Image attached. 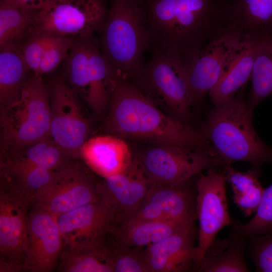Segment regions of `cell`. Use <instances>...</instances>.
<instances>
[{
  "mask_svg": "<svg viewBox=\"0 0 272 272\" xmlns=\"http://www.w3.org/2000/svg\"><path fill=\"white\" fill-rule=\"evenodd\" d=\"M105 18L98 0H50L37 12L28 37L44 33L75 39L89 37L101 27Z\"/></svg>",
  "mask_w": 272,
  "mask_h": 272,
  "instance_id": "obj_11",
  "label": "cell"
},
{
  "mask_svg": "<svg viewBox=\"0 0 272 272\" xmlns=\"http://www.w3.org/2000/svg\"><path fill=\"white\" fill-rule=\"evenodd\" d=\"M108 108L104 127L109 134L149 144L186 148L216 157L201 130L161 111L120 73L113 80Z\"/></svg>",
  "mask_w": 272,
  "mask_h": 272,
  "instance_id": "obj_2",
  "label": "cell"
},
{
  "mask_svg": "<svg viewBox=\"0 0 272 272\" xmlns=\"http://www.w3.org/2000/svg\"><path fill=\"white\" fill-rule=\"evenodd\" d=\"M67 83L97 115L109 106L112 83L119 72L91 37L73 39L64 62Z\"/></svg>",
  "mask_w": 272,
  "mask_h": 272,
  "instance_id": "obj_6",
  "label": "cell"
},
{
  "mask_svg": "<svg viewBox=\"0 0 272 272\" xmlns=\"http://www.w3.org/2000/svg\"><path fill=\"white\" fill-rule=\"evenodd\" d=\"M56 217L63 247L101 245L119 224L114 214L100 199Z\"/></svg>",
  "mask_w": 272,
  "mask_h": 272,
  "instance_id": "obj_15",
  "label": "cell"
},
{
  "mask_svg": "<svg viewBox=\"0 0 272 272\" xmlns=\"http://www.w3.org/2000/svg\"><path fill=\"white\" fill-rule=\"evenodd\" d=\"M194 224L171 220L130 219L119 224L110 234L115 244L129 247H147Z\"/></svg>",
  "mask_w": 272,
  "mask_h": 272,
  "instance_id": "obj_21",
  "label": "cell"
},
{
  "mask_svg": "<svg viewBox=\"0 0 272 272\" xmlns=\"http://www.w3.org/2000/svg\"><path fill=\"white\" fill-rule=\"evenodd\" d=\"M149 46L183 62L232 27V0H143Z\"/></svg>",
  "mask_w": 272,
  "mask_h": 272,
  "instance_id": "obj_1",
  "label": "cell"
},
{
  "mask_svg": "<svg viewBox=\"0 0 272 272\" xmlns=\"http://www.w3.org/2000/svg\"><path fill=\"white\" fill-rule=\"evenodd\" d=\"M231 16L245 38L272 35V0H233Z\"/></svg>",
  "mask_w": 272,
  "mask_h": 272,
  "instance_id": "obj_24",
  "label": "cell"
},
{
  "mask_svg": "<svg viewBox=\"0 0 272 272\" xmlns=\"http://www.w3.org/2000/svg\"><path fill=\"white\" fill-rule=\"evenodd\" d=\"M38 11L0 0V48L23 43L29 35Z\"/></svg>",
  "mask_w": 272,
  "mask_h": 272,
  "instance_id": "obj_28",
  "label": "cell"
},
{
  "mask_svg": "<svg viewBox=\"0 0 272 272\" xmlns=\"http://www.w3.org/2000/svg\"><path fill=\"white\" fill-rule=\"evenodd\" d=\"M71 159L56 168L49 182L32 197L33 204L55 216L99 200L98 181L85 166Z\"/></svg>",
  "mask_w": 272,
  "mask_h": 272,
  "instance_id": "obj_10",
  "label": "cell"
},
{
  "mask_svg": "<svg viewBox=\"0 0 272 272\" xmlns=\"http://www.w3.org/2000/svg\"><path fill=\"white\" fill-rule=\"evenodd\" d=\"M194 227L170 235L145 250L149 272H182L193 269L195 263Z\"/></svg>",
  "mask_w": 272,
  "mask_h": 272,
  "instance_id": "obj_19",
  "label": "cell"
},
{
  "mask_svg": "<svg viewBox=\"0 0 272 272\" xmlns=\"http://www.w3.org/2000/svg\"><path fill=\"white\" fill-rule=\"evenodd\" d=\"M250 79L251 87L247 102L254 110L260 102L272 95V35L263 37Z\"/></svg>",
  "mask_w": 272,
  "mask_h": 272,
  "instance_id": "obj_30",
  "label": "cell"
},
{
  "mask_svg": "<svg viewBox=\"0 0 272 272\" xmlns=\"http://www.w3.org/2000/svg\"><path fill=\"white\" fill-rule=\"evenodd\" d=\"M17 6L26 9L40 11L44 8L50 0H6Z\"/></svg>",
  "mask_w": 272,
  "mask_h": 272,
  "instance_id": "obj_37",
  "label": "cell"
},
{
  "mask_svg": "<svg viewBox=\"0 0 272 272\" xmlns=\"http://www.w3.org/2000/svg\"><path fill=\"white\" fill-rule=\"evenodd\" d=\"M133 156V152L123 139L111 134L87 140L81 151V157L87 165L103 178L124 170Z\"/></svg>",
  "mask_w": 272,
  "mask_h": 272,
  "instance_id": "obj_20",
  "label": "cell"
},
{
  "mask_svg": "<svg viewBox=\"0 0 272 272\" xmlns=\"http://www.w3.org/2000/svg\"><path fill=\"white\" fill-rule=\"evenodd\" d=\"M32 204L30 195L1 183V272L24 271L29 214Z\"/></svg>",
  "mask_w": 272,
  "mask_h": 272,
  "instance_id": "obj_12",
  "label": "cell"
},
{
  "mask_svg": "<svg viewBox=\"0 0 272 272\" xmlns=\"http://www.w3.org/2000/svg\"><path fill=\"white\" fill-rule=\"evenodd\" d=\"M111 253L105 243L89 248L63 247L56 267L61 272H113Z\"/></svg>",
  "mask_w": 272,
  "mask_h": 272,
  "instance_id": "obj_27",
  "label": "cell"
},
{
  "mask_svg": "<svg viewBox=\"0 0 272 272\" xmlns=\"http://www.w3.org/2000/svg\"><path fill=\"white\" fill-rule=\"evenodd\" d=\"M140 248L115 244L111 247L113 272H149L145 250Z\"/></svg>",
  "mask_w": 272,
  "mask_h": 272,
  "instance_id": "obj_33",
  "label": "cell"
},
{
  "mask_svg": "<svg viewBox=\"0 0 272 272\" xmlns=\"http://www.w3.org/2000/svg\"><path fill=\"white\" fill-rule=\"evenodd\" d=\"M247 42L248 38L244 37L232 27L183 62L192 95L193 105L200 104L242 54Z\"/></svg>",
  "mask_w": 272,
  "mask_h": 272,
  "instance_id": "obj_8",
  "label": "cell"
},
{
  "mask_svg": "<svg viewBox=\"0 0 272 272\" xmlns=\"http://www.w3.org/2000/svg\"><path fill=\"white\" fill-rule=\"evenodd\" d=\"M50 92V137L70 158L77 159L90 133L89 121L67 83L55 80Z\"/></svg>",
  "mask_w": 272,
  "mask_h": 272,
  "instance_id": "obj_13",
  "label": "cell"
},
{
  "mask_svg": "<svg viewBox=\"0 0 272 272\" xmlns=\"http://www.w3.org/2000/svg\"><path fill=\"white\" fill-rule=\"evenodd\" d=\"M247 37L248 42L243 52L209 93L214 105L233 98L250 78L255 58L263 37Z\"/></svg>",
  "mask_w": 272,
  "mask_h": 272,
  "instance_id": "obj_23",
  "label": "cell"
},
{
  "mask_svg": "<svg viewBox=\"0 0 272 272\" xmlns=\"http://www.w3.org/2000/svg\"><path fill=\"white\" fill-rule=\"evenodd\" d=\"M245 89L246 85L231 99L214 105L200 130L225 166L236 162H247L259 173L263 164L272 162V148L255 130L253 110L245 100Z\"/></svg>",
  "mask_w": 272,
  "mask_h": 272,
  "instance_id": "obj_3",
  "label": "cell"
},
{
  "mask_svg": "<svg viewBox=\"0 0 272 272\" xmlns=\"http://www.w3.org/2000/svg\"><path fill=\"white\" fill-rule=\"evenodd\" d=\"M186 183L150 186L140 208L128 220H171L194 224L196 198Z\"/></svg>",
  "mask_w": 272,
  "mask_h": 272,
  "instance_id": "obj_18",
  "label": "cell"
},
{
  "mask_svg": "<svg viewBox=\"0 0 272 272\" xmlns=\"http://www.w3.org/2000/svg\"><path fill=\"white\" fill-rule=\"evenodd\" d=\"M54 170L1 164V183L11 186L33 197L49 182Z\"/></svg>",
  "mask_w": 272,
  "mask_h": 272,
  "instance_id": "obj_31",
  "label": "cell"
},
{
  "mask_svg": "<svg viewBox=\"0 0 272 272\" xmlns=\"http://www.w3.org/2000/svg\"><path fill=\"white\" fill-rule=\"evenodd\" d=\"M223 172L232 187L234 201L244 216L255 212L264 190L258 179L259 173L252 169L240 172L230 166H225Z\"/></svg>",
  "mask_w": 272,
  "mask_h": 272,
  "instance_id": "obj_29",
  "label": "cell"
},
{
  "mask_svg": "<svg viewBox=\"0 0 272 272\" xmlns=\"http://www.w3.org/2000/svg\"><path fill=\"white\" fill-rule=\"evenodd\" d=\"M215 240L207 250L196 270L206 272L248 271L243 249V236Z\"/></svg>",
  "mask_w": 272,
  "mask_h": 272,
  "instance_id": "obj_26",
  "label": "cell"
},
{
  "mask_svg": "<svg viewBox=\"0 0 272 272\" xmlns=\"http://www.w3.org/2000/svg\"><path fill=\"white\" fill-rule=\"evenodd\" d=\"M133 153L150 186L185 183L206 169L224 165L217 157L178 146L150 144Z\"/></svg>",
  "mask_w": 272,
  "mask_h": 272,
  "instance_id": "obj_9",
  "label": "cell"
},
{
  "mask_svg": "<svg viewBox=\"0 0 272 272\" xmlns=\"http://www.w3.org/2000/svg\"><path fill=\"white\" fill-rule=\"evenodd\" d=\"M224 172L210 169L196 182V211L199 221L198 243L195 250L196 270L218 232L231 224L226 193Z\"/></svg>",
  "mask_w": 272,
  "mask_h": 272,
  "instance_id": "obj_14",
  "label": "cell"
},
{
  "mask_svg": "<svg viewBox=\"0 0 272 272\" xmlns=\"http://www.w3.org/2000/svg\"><path fill=\"white\" fill-rule=\"evenodd\" d=\"M50 100L41 76L29 77L20 96L1 107V148L15 149L50 137Z\"/></svg>",
  "mask_w": 272,
  "mask_h": 272,
  "instance_id": "obj_5",
  "label": "cell"
},
{
  "mask_svg": "<svg viewBox=\"0 0 272 272\" xmlns=\"http://www.w3.org/2000/svg\"><path fill=\"white\" fill-rule=\"evenodd\" d=\"M253 218L247 224L234 226L235 233L252 237L272 232V184L264 190Z\"/></svg>",
  "mask_w": 272,
  "mask_h": 272,
  "instance_id": "obj_32",
  "label": "cell"
},
{
  "mask_svg": "<svg viewBox=\"0 0 272 272\" xmlns=\"http://www.w3.org/2000/svg\"><path fill=\"white\" fill-rule=\"evenodd\" d=\"M73 44V39L50 35V40L42 57L37 75L54 71L66 58Z\"/></svg>",
  "mask_w": 272,
  "mask_h": 272,
  "instance_id": "obj_34",
  "label": "cell"
},
{
  "mask_svg": "<svg viewBox=\"0 0 272 272\" xmlns=\"http://www.w3.org/2000/svg\"><path fill=\"white\" fill-rule=\"evenodd\" d=\"M50 35L35 34L27 37L22 43V53L24 60L34 74L37 75L40 63L50 40Z\"/></svg>",
  "mask_w": 272,
  "mask_h": 272,
  "instance_id": "obj_35",
  "label": "cell"
},
{
  "mask_svg": "<svg viewBox=\"0 0 272 272\" xmlns=\"http://www.w3.org/2000/svg\"><path fill=\"white\" fill-rule=\"evenodd\" d=\"M103 54L123 75L136 84L145 64L149 39L143 0H111L102 24Z\"/></svg>",
  "mask_w": 272,
  "mask_h": 272,
  "instance_id": "obj_4",
  "label": "cell"
},
{
  "mask_svg": "<svg viewBox=\"0 0 272 272\" xmlns=\"http://www.w3.org/2000/svg\"><path fill=\"white\" fill-rule=\"evenodd\" d=\"M70 158L49 137L15 149H2L1 164L54 170Z\"/></svg>",
  "mask_w": 272,
  "mask_h": 272,
  "instance_id": "obj_22",
  "label": "cell"
},
{
  "mask_svg": "<svg viewBox=\"0 0 272 272\" xmlns=\"http://www.w3.org/2000/svg\"><path fill=\"white\" fill-rule=\"evenodd\" d=\"M252 237L251 254L257 271L272 272V232Z\"/></svg>",
  "mask_w": 272,
  "mask_h": 272,
  "instance_id": "obj_36",
  "label": "cell"
},
{
  "mask_svg": "<svg viewBox=\"0 0 272 272\" xmlns=\"http://www.w3.org/2000/svg\"><path fill=\"white\" fill-rule=\"evenodd\" d=\"M23 43L0 48V104L2 107L20 96L30 69L23 57Z\"/></svg>",
  "mask_w": 272,
  "mask_h": 272,
  "instance_id": "obj_25",
  "label": "cell"
},
{
  "mask_svg": "<svg viewBox=\"0 0 272 272\" xmlns=\"http://www.w3.org/2000/svg\"><path fill=\"white\" fill-rule=\"evenodd\" d=\"M63 248L56 217L33 203L29 214L24 271H51L56 267Z\"/></svg>",
  "mask_w": 272,
  "mask_h": 272,
  "instance_id": "obj_16",
  "label": "cell"
},
{
  "mask_svg": "<svg viewBox=\"0 0 272 272\" xmlns=\"http://www.w3.org/2000/svg\"><path fill=\"white\" fill-rule=\"evenodd\" d=\"M150 186L147 176L133 153L131 163L124 170L98 181L97 193L99 199L114 214L120 224L137 212Z\"/></svg>",
  "mask_w": 272,
  "mask_h": 272,
  "instance_id": "obj_17",
  "label": "cell"
},
{
  "mask_svg": "<svg viewBox=\"0 0 272 272\" xmlns=\"http://www.w3.org/2000/svg\"><path fill=\"white\" fill-rule=\"evenodd\" d=\"M135 85L151 101L156 99L163 103L174 118L183 123L190 120L192 95L178 56L153 51Z\"/></svg>",
  "mask_w": 272,
  "mask_h": 272,
  "instance_id": "obj_7",
  "label": "cell"
}]
</instances>
